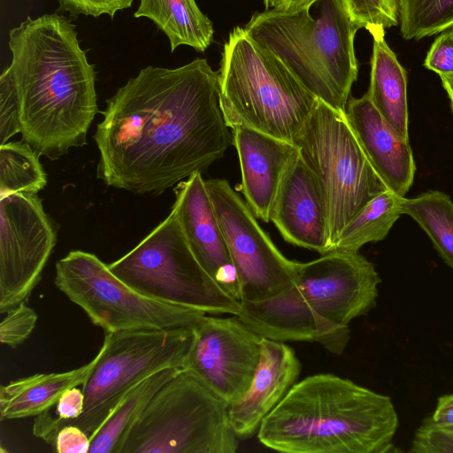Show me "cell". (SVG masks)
<instances>
[{"label":"cell","mask_w":453,"mask_h":453,"mask_svg":"<svg viewBox=\"0 0 453 453\" xmlns=\"http://www.w3.org/2000/svg\"><path fill=\"white\" fill-rule=\"evenodd\" d=\"M93 138L97 177L134 194L159 195L221 158L231 143L219 74L205 58L148 66L106 100Z\"/></svg>","instance_id":"6da1fadb"},{"label":"cell","mask_w":453,"mask_h":453,"mask_svg":"<svg viewBox=\"0 0 453 453\" xmlns=\"http://www.w3.org/2000/svg\"><path fill=\"white\" fill-rule=\"evenodd\" d=\"M75 27L64 16L44 14L9 32L22 140L50 160L87 144L98 112L96 72Z\"/></svg>","instance_id":"7a4b0ae2"},{"label":"cell","mask_w":453,"mask_h":453,"mask_svg":"<svg viewBox=\"0 0 453 453\" xmlns=\"http://www.w3.org/2000/svg\"><path fill=\"white\" fill-rule=\"evenodd\" d=\"M399 418L391 398L331 373L296 382L264 418L259 441L287 453H388Z\"/></svg>","instance_id":"3957f363"},{"label":"cell","mask_w":453,"mask_h":453,"mask_svg":"<svg viewBox=\"0 0 453 453\" xmlns=\"http://www.w3.org/2000/svg\"><path fill=\"white\" fill-rule=\"evenodd\" d=\"M247 35L277 56L319 100L345 113L358 65L359 29L342 0H310L292 10L255 13Z\"/></svg>","instance_id":"277c9868"},{"label":"cell","mask_w":453,"mask_h":453,"mask_svg":"<svg viewBox=\"0 0 453 453\" xmlns=\"http://www.w3.org/2000/svg\"><path fill=\"white\" fill-rule=\"evenodd\" d=\"M218 74L219 104L231 129L245 126L294 143L319 102L277 56L241 27L224 44Z\"/></svg>","instance_id":"5b68a950"},{"label":"cell","mask_w":453,"mask_h":453,"mask_svg":"<svg viewBox=\"0 0 453 453\" xmlns=\"http://www.w3.org/2000/svg\"><path fill=\"white\" fill-rule=\"evenodd\" d=\"M193 326L105 333L98 360L81 385L82 414L64 420L53 417L50 410L44 411L35 419L34 434L53 447L60 428L74 425L90 437L145 379L166 368H184Z\"/></svg>","instance_id":"8992f818"},{"label":"cell","mask_w":453,"mask_h":453,"mask_svg":"<svg viewBox=\"0 0 453 453\" xmlns=\"http://www.w3.org/2000/svg\"><path fill=\"white\" fill-rule=\"evenodd\" d=\"M228 405L182 369L152 396L120 453H234Z\"/></svg>","instance_id":"52a82bcc"},{"label":"cell","mask_w":453,"mask_h":453,"mask_svg":"<svg viewBox=\"0 0 453 453\" xmlns=\"http://www.w3.org/2000/svg\"><path fill=\"white\" fill-rule=\"evenodd\" d=\"M294 144L323 196L333 250L342 229L388 188L368 160L345 113L320 100Z\"/></svg>","instance_id":"ba28073f"},{"label":"cell","mask_w":453,"mask_h":453,"mask_svg":"<svg viewBox=\"0 0 453 453\" xmlns=\"http://www.w3.org/2000/svg\"><path fill=\"white\" fill-rule=\"evenodd\" d=\"M107 265L124 283L160 302L210 315H237L241 309V302L200 265L173 211L136 247Z\"/></svg>","instance_id":"9c48e42d"},{"label":"cell","mask_w":453,"mask_h":453,"mask_svg":"<svg viewBox=\"0 0 453 453\" xmlns=\"http://www.w3.org/2000/svg\"><path fill=\"white\" fill-rule=\"evenodd\" d=\"M55 286L104 333L195 326L206 313L148 297L96 255L72 250L56 263Z\"/></svg>","instance_id":"30bf717a"},{"label":"cell","mask_w":453,"mask_h":453,"mask_svg":"<svg viewBox=\"0 0 453 453\" xmlns=\"http://www.w3.org/2000/svg\"><path fill=\"white\" fill-rule=\"evenodd\" d=\"M205 185L235 267L241 301L270 298L291 287L296 261L277 249L249 205L223 179Z\"/></svg>","instance_id":"8fae6325"},{"label":"cell","mask_w":453,"mask_h":453,"mask_svg":"<svg viewBox=\"0 0 453 453\" xmlns=\"http://www.w3.org/2000/svg\"><path fill=\"white\" fill-rule=\"evenodd\" d=\"M57 232L36 194L0 197V313L25 302L39 283Z\"/></svg>","instance_id":"7c38bea8"},{"label":"cell","mask_w":453,"mask_h":453,"mask_svg":"<svg viewBox=\"0 0 453 453\" xmlns=\"http://www.w3.org/2000/svg\"><path fill=\"white\" fill-rule=\"evenodd\" d=\"M261 337L236 316L206 314L193 326L184 370L228 406L250 388L260 359Z\"/></svg>","instance_id":"4fadbf2b"},{"label":"cell","mask_w":453,"mask_h":453,"mask_svg":"<svg viewBox=\"0 0 453 453\" xmlns=\"http://www.w3.org/2000/svg\"><path fill=\"white\" fill-rule=\"evenodd\" d=\"M295 285L322 319L347 326L375 305L381 281L374 265L359 252L332 250L320 257L296 261Z\"/></svg>","instance_id":"5bb4252c"},{"label":"cell","mask_w":453,"mask_h":453,"mask_svg":"<svg viewBox=\"0 0 453 453\" xmlns=\"http://www.w3.org/2000/svg\"><path fill=\"white\" fill-rule=\"evenodd\" d=\"M173 191L172 211L196 259L224 292L241 302L237 273L202 173L181 180Z\"/></svg>","instance_id":"9a60e30c"},{"label":"cell","mask_w":453,"mask_h":453,"mask_svg":"<svg viewBox=\"0 0 453 453\" xmlns=\"http://www.w3.org/2000/svg\"><path fill=\"white\" fill-rule=\"evenodd\" d=\"M236 318L260 337L277 342H315L334 354L346 348L349 326H335L307 304L295 283L260 301H241Z\"/></svg>","instance_id":"2e32d148"},{"label":"cell","mask_w":453,"mask_h":453,"mask_svg":"<svg viewBox=\"0 0 453 453\" xmlns=\"http://www.w3.org/2000/svg\"><path fill=\"white\" fill-rule=\"evenodd\" d=\"M270 221L292 245L321 255L332 250L323 196L312 173L299 154L284 173Z\"/></svg>","instance_id":"e0dca14e"},{"label":"cell","mask_w":453,"mask_h":453,"mask_svg":"<svg viewBox=\"0 0 453 453\" xmlns=\"http://www.w3.org/2000/svg\"><path fill=\"white\" fill-rule=\"evenodd\" d=\"M232 134L245 202L257 218L268 223L284 173L299 154L298 149L294 143L245 126L234 127Z\"/></svg>","instance_id":"ac0fdd59"},{"label":"cell","mask_w":453,"mask_h":453,"mask_svg":"<svg viewBox=\"0 0 453 453\" xmlns=\"http://www.w3.org/2000/svg\"><path fill=\"white\" fill-rule=\"evenodd\" d=\"M260 359L244 395L228 406L233 429L238 438L257 432L264 418L296 383L301 363L287 344L261 337Z\"/></svg>","instance_id":"d6986e66"},{"label":"cell","mask_w":453,"mask_h":453,"mask_svg":"<svg viewBox=\"0 0 453 453\" xmlns=\"http://www.w3.org/2000/svg\"><path fill=\"white\" fill-rule=\"evenodd\" d=\"M345 116L360 146L388 189L400 196L409 191L416 173L410 141L382 118L365 93L349 97Z\"/></svg>","instance_id":"ffe728a7"},{"label":"cell","mask_w":453,"mask_h":453,"mask_svg":"<svg viewBox=\"0 0 453 453\" xmlns=\"http://www.w3.org/2000/svg\"><path fill=\"white\" fill-rule=\"evenodd\" d=\"M98 360L63 372L36 373L0 388L1 421L38 416L57 404L69 388L82 385Z\"/></svg>","instance_id":"44dd1931"},{"label":"cell","mask_w":453,"mask_h":453,"mask_svg":"<svg viewBox=\"0 0 453 453\" xmlns=\"http://www.w3.org/2000/svg\"><path fill=\"white\" fill-rule=\"evenodd\" d=\"M370 85L371 102L388 124L409 140L407 73L384 35L372 37Z\"/></svg>","instance_id":"7402d4cb"},{"label":"cell","mask_w":453,"mask_h":453,"mask_svg":"<svg viewBox=\"0 0 453 453\" xmlns=\"http://www.w3.org/2000/svg\"><path fill=\"white\" fill-rule=\"evenodd\" d=\"M134 16L152 20L167 36L171 51L187 45L204 52L213 40L212 23L196 0H140Z\"/></svg>","instance_id":"603a6c76"},{"label":"cell","mask_w":453,"mask_h":453,"mask_svg":"<svg viewBox=\"0 0 453 453\" xmlns=\"http://www.w3.org/2000/svg\"><path fill=\"white\" fill-rule=\"evenodd\" d=\"M181 370L180 368L161 370L134 387L89 437L88 453H120L130 429L152 396Z\"/></svg>","instance_id":"cb8c5ba5"},{"label":"cell","mask_w":453,"mask_h":453,"mask_svg":"<svg viewBox=\"0 0 453 453\" xmlns=\"http://www.w3.org/2000/svg\"><path fill=\"white\" fill-rule=\"evenodd\" d=\"M403 197L389 189L378 195L342 229L333 250L358 252L365 244L383 240L403 215Z\"/></svg>","instance_id":"d4e9b609"},{"label":"cell","mask_w":453,"mask_h":453,"mask_svg":"<svg viewBox=\"0 0 453 453\" xmlns=\"http://www.w3.org/2000/svg\"><path fill=\"white\" fill-rule=\"evenodd\" d=\"M401 211L420 226L443 261L453 269V202L449 196L429 190L412 198L403 197Z\"/></svg>","instance_id":"484cf974"},{"label":"cell","mask_w":453,"mask_h":453,"mask_svg":"<svg viewBox=\"0 0 453 453\" xmlns=\"http://www.w3.org/2000/svg\"><path fill=\"white\" fill-rule=\"evenodd\" d=\"M39 155L27 142L0 145V197L19 192L36 194L47 184Z\"/></svg>","instance_id":"4316f807"},{"label":"cell","mask_w":453,"mask_h":453,"mask_svg":"<svg viewBox=\"0 0 453 453\" xmlns=\"http://www.w3.org/2000/svg\"><path fill=\"white\" fill-rule=\"evenodd\" d=\"M453 27V0H401L400 33L420 40Z\"/></svg>","instance_id":"83f0119b"},{"label":"cell","mask_w":453,"mask_h":453,"mask_svg":"<svg viewBox=\"0 0 453 453\" xmlns=\"http://www.w3.org/2000/svg\"><path fill=\"white\" fill-rule=\"evenodd\" d=\"M358 28L372 37L385 35V30L400 24L401 0H342Z\"/></svg>","instance_id":"f1b7e54d"},{"label":"cell","mask_w":453,"mask_h":453,"mask_svg":"<svg viewBox=\"0 0 453 453\" xmlns=\"http://www.w3.org/2000/svg\"><path fill=\"white\" fill-rule=\"evenodd\" d=\"M411 453H453V426L434 423L430 417L423 419L411 443Z\"/></svg>","instance_id":"f546056e"},{"label":"cell","mask_w":453,"mask_h":453,"mask_svg":"<svg viewBox=\"0 0 453 453\" xmlns=\"http://www.w3.org/2000/svg\"><path fill=\"white\" fill-rule=\"evenodd\" d=\"M36 322V312L24 302L13 307L0 324L1 342L12 349L18 347L31 335Z\"/></svg>","instance_id":"4dcf8cb0"},{"label":"cell","mask_w":453,"mask_h":453,"mask_svg":"<svg viewBox=\"0 0 453 453\" xmlns=\"http://www.w3.org/2000/svg\"><path fill=\"white\" fill-rule=\"evenodd\" d=\"M21 132L19 104L13 80L9 68L0 76V145Z\"/></svg>","instance_id":"1f68e13d"},{"label":"cell","mask_w":453,"mask_h":453,"mask_svg":"<svg viewBox=\"0 0 453 453\" xmlns=\"http://www.w3.org/2000/svg\"><path fill=\"white\" fill-rule=\"evenodd\" d=\"M424 66L440 75L453 74V27L441 32L431 45Z\"/></svg>","instance_id":"d6a6232c"},{"label":"cell","mask_w":453,"mask_h":453,"mask_svg":"<svg viewBox=\"0 0 453 453\" xmlns=\"http://www.w3.org/2000/svg\"><path fill=\"white\" fill-rule=\"evenodd\" d=\"M62 11L77 16L99 17L109 15L111 19L116 12L131 7L134 0H57Z\"/></svg>","instance_id":"836d02e7"},{"label":"cell","mask_w":453,"mask_h":453,"mask_svg":"<svg viewBox=\"0 0 453 453\" xmlns=\"http://www.w3.org/2000/svg\"><path fill=\"white\" fill-rule=\"evenodd\" d=\"M53 448L58 453H88L90 438L77 426L66 425L58 432Z\"/></svg>","instance_id":"e575fe53"},{"label":"cell","mask_w":453,"mask_h":453,"mask_svg":"<svg viewBox=\"0 0 453 453\" xmlns=\"http://www.w3.org/2000/svg\"><path fill=\"white\" fill-rule=\"evenodd\" d=\"M84 409V394L81 388H67L57 403V417L64 420H72L80 417Z\"/></svg>","instance_id":"d590c367"},{"label":"cell","mask_w":453,"mask_h":453,"mask_svg":"<svg viewBox=\"0 0 453 453\" xmlns=\"http://www.w3.org/2000/svg\"><path fill=\"white\" fill-rule=\"evenodd\" d=\"M430 418L436 424L453 426V394L438 398L434 411Z\"/></svg>","instance_id":"8d00e7d4"},{"label":"cell","mask_w":453,"mask_h":453,"mask_svg":"<svg viewBox=\"0 0 453 453\" xmlns=\"http://www.w3.org/2000/svg\"><path fill=\"white\" fill-rule=\"evenodd\" d=\"M442 87L449 100L451 111L453 113V74L451 75H440Z\"/></svg>","instance_id":"74e56055"},{"label":"cell","mask_w":453,"mask_h":453,"mask_svg":"<svg viewBox=\"0 0 453 453\" xmlns=\"http://www.w3.org/2000/svg\"><path fill=\"white\" fill-rule=\"evenodd\" d=\"M310 0H278L275 9L292 10L296 9Z\"/></svg>","instance_id":"f35d334b"},{"label":"cell","mask_w":453,"mask_h":453,"mask_svg":"<svg viewBox=\"0 0 453 453\" xmlns=\"http://www.w3.org/2000/svg\"><path fill=\"white\" fill-rule=\"evenodd\" d=\"M265 4L267 8L272 7L274 8L277 4L278 0H264Z\"/></svg>","instance_id":"ab89813d"}]
</instances>
